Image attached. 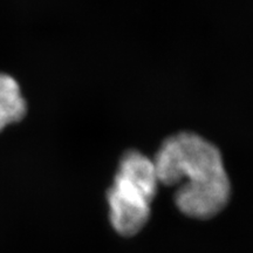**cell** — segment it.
<instances>
[{"label": "cell", "mask_w": 253, "mask_h": 253, "mask_svg": "<svg viewBox=\"0 0 253 253\" xmlns=\"http://www.w3.org/2000/svg\"><path fill=\"white\" fill-rule=\"evenodd\" d=\"M158 186L154 161L137 150L126 151L107 192L110 223L120 236L132 237L147 225Z\"/></svg>", "instance_id": "obj_2"}, {"label": "cell", "mask_w": 253, "mask_h": 253, "mask_svg": "<svg viewBox=\"0 0 253 253\" xmlns=\"http://www.w3.org/2000/svg\"><path fill=\"white\" fill-rule=\"evenodd\" d=\"M26 113V100L17 80L7 74H0V131L21 121Z\"/></svg>", "instance_id": "obj_3"}, {"label": "cell", "mask_w": 253, "mask_h": 253, "mask_svg": "<svg viewBox=\"0 0 253 253\" xmlns=\"http://www.w3.org/2000/svg\"><path fill=\"white\" fill-rule=\"evenodd\" d=\"M160 184L175 186L177 209L186 217L207 220L225 209L231 182L220 150L191 131L168 137L154 158Z\"/></svg>", "instance_id": "obj_1"}]
</instances>
